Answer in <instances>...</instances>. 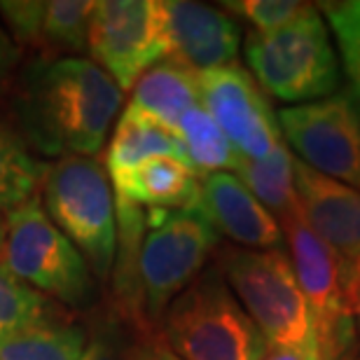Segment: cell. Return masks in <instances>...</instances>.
I'll return each instance as SVG.
<instances>
[{
	"label": "cell",
	"instance_id": "cell-1",
	"mask_svg": "<svg viewBox=\"0 0 360 360\" xmlns=\"http://www.w3.org/2000/svg\"><path fill=\"white\" fill-rule=\"evenodd\" d=\"M124 91L98 63L82 56L38 61L19 98L26 139L49 157H94L105 146Z\"/></svg>",
	"mask_w": 360,
	"mask_h": 360
},
{
	"label": "cell",
	"instance_id": "cell-2",
	"mask_svg": "<svg viewBox=\"0 0 360 360\" xmlns=\"http://www.w3.org/2000/svg\"><path fill=\"white\" fill-rule=\"evenodd\" d=\"M162 342L178 360H262L269 354L218 267L201 271L167 307Z\"/></svg>",
	"mask_w": 360,
	"mask_h": 360
},
{
	"label": "cell",
	"instance_id": "cell-3",
	"mask_svg": "<svg viewBox=\"0 0 360 360\" xmlns=\"http://www.w3.org/2000/svg\"><path fill=\"white\" fill-rule=\"evenodd\" d=\"M243 52L262 91L283 103H314L340 91V59L319 3L278 31H250Z\"/></svg>",
	"mask_w": 360,
	"mask_h": 360
},
{
	"label": "cell",
	"instance_id": "cell-4",
	"mask_svg": "<svg viewBox=\"0 0 360 360\" xmlns=\"http://www.w3.org/2000/svg\"><path fill=\"white\" fill-rule=\"evenodd\" d=\"M47 218L80 250L94 276L108 278L117 255V208L96 157H61L42 178Z\"/></svg>",
	"mask_w": 360,
	"mask_h": 360
},
{
	"label": "cell",
	"instance_id": "cell-5",
	"mask_svg": "<svg viewBox=\"0 0 360 360\" xmlns=\"http://www.w3.org/2000/svg\"><path fill=\"white\" fill-rule=\"evenodd\" d=\"M0 264L40 295L82 307L94 295V274L68 236L47 218L38 199L5 215Z\"/></svg>",
	"mask_w": 360,
	"mask_h": 360
},
{
	"label": "cell",
	"instance_id": "cell-6",
	"mask_svg": "<svg viewBox=\"0 0 360 360\" xmlns=\"http://www.w3.org/2000/svg\"><path fill=\"white\" fill-rule=\"evenodd\" d=\"M218 269L269 349L314 347L311 319L288 253L281 248L227 250Z\"/></svg>",
	"mask_w": 360,
	"mask_h": 360
},
{
	"label": "cell",
	"instance_id": "cell-7",
	"mask_svg": "<svg viewBox=\"0 0 360 360\" xmlns=\"http://www.w3.org/2000/svg\"><path fill=\"white\" fill-rule=\"evenodd\" d=\"M218 236L199 208L148 211L139 250L146 319L162 321L167 307L204 271L218 246Z\"/></svg>",
	"mask_w": 360,
	"mask_h": 360
},
{
	"label": "cell",
	"instance_id": "cell-8",
	"mask_svg": "<svg viewBox=\"0 0 360 360\" xmlns=\"http://www.w3.org/2000/svg\"><path fill=\"white\" fill-rule=\"evenodd\" d=\"M281 232L290 246L288 257L309 309L316 354L321 360L356 358L360 349L347 300L342 257L311 232L302 213L281 222Z\"/></svg>",
	"mask_w": 360,
	"mask_h": 360
},
{
	"label": "cell",
	"instance_id": "cell-9",
	"mask_svg": "<svg viewBox=\"0 0 360 360\" xmlns=\"http://www.w3.org/2000/svg\"><path fill=\"white\" fill-rule=\"evenodd\" d=\"M276 117L295 160L360 192V117L347 91L281 108Z\"/></svg>",
	"mask_w": 360,
	"mask_h": 360
},
{
	"label": "cell",
	"instance_id": "cell-10",
	"mask_svg": "<svg viewBox=\"0 0 360 360\" xmlns=\"http://www.w3.org/2000/svg\"><path fill=\"white\" fill-rule=\"evenodd\" d=\"M87 49L122 91L134 89L148 68L169 56L162 0H96Z\"/></svg>",
	"mask_w": 360,
	"mask_h": 360
},
{
	"label": "cell",
	"instance_id": "cell-11",
	"mask_svg": "<svg viewBox=\"0 0 360 360\" xmlns=\"http://www.w3.org/2000/svg\"><path fill=\"white\" fill-rule=\"evenodd\" d=\"M199 98L243 160H264L281 139L278 117L255 77L239 63L201 70Z\"/></svg>",
	"mask_w": 360,
	"mask_h": 360
},
{
	"label": "cell",
	"instance_id": "cell-12",
	"mask_svg": "<svg viewBox=\"0 0 360 360\" xmlns=\"http://www.w3.org/2000/svg\"><path fill=\"white\" fill-rule=\"evenodd\" d=\"M169 56L190 70H213L236 63L241 28L227 12L194 0H162Z\"/></svg>",
	"mask_w": 360,
	"mask_h": 360
},
{
	"label": "cell",
	"instance_id": "cell-13",
	"mask_svg": "<svg viewBox=\"0 0 360 360\" xmlns=\"http://www.w3.org/2000/svg\"><path fill=\"white\" fill-rule=\"evenodd\" d=\"M302 218L311 232L328 243L342 262H360V192L340 180L316 174L295 160Z\"/></svg>",
	"mask_w": 360,
	"mask_h": 360
},
{
	"label": "cell",
	"instance_id": "cell-14",
	"mask_svg": "<svg viewBox=\"0 0 360 360\" xmlns=\"http://www.w3.org/2000/svg\"><path fill=\"white\" fill-rule=\"evenodd\" d=\"M199 211L218 234L239 243L246 250L281 248L283 232L276 218L253 197V192L229 171L199 178Z\"/></svg>",
	"mask_w": 360,
	"mask_h": 360
},
{
	"label": "cell",
	"instance_id": "cell-15",
	"mask_svg": "<svg viewBox=\"0 0 360 360\" xmlns=\"http://www.w3.org/2000/svg\"><path fill=\"white\" fill-rule=\"evenodd\" d=\"M115 199L143 208V211H183L199 208V176L176 157H157L129 176L112 183Z\"/></svg>",
	"mask_w": 360,
	"mask_h": 360
},
{
	"label": "cell",
	"instance_id": "cell-16",
	"mask_svg": "<svg viewBox=\"0 0 360 360\" xmlns=\"http://www.w3.org/2000/svg\"><path fill=\"white\" fill-rule=\"evenodd\" d=\"M197 105H201L197 70L180 66L171 59L148 68L134 84L129 101V108L171 131H176L180 120Z\"/></svg>",
	"mask_w": 360,
	"mask_h": 360
},
{
	"label": "cell",
	"instance_id": "cell-17",
	"mask_svg": "<svg viewBox=\"0 0 360 360\" xmlns=\"http://www.w3.org/2000/svg\"><path fill=\"white\" fill-rule=\"evenodd\" d=\"M157 157L183 160V148H180L178 134L127 105L120 122L115 124L112 139L105 148L103 167L110 183L129 176L131 171L157 160Z\"/></svg>",
	"mask_w": 360,
	"mask_h": 360
},
{
	"label": "cell",
	"instance_id": "cell-18",
	"mask_svg": "<svg viewBox=\"0 0 360 360\" xmlns=\"http://www.w3.org/2000/svg\"><path fill=\"white\" fill-rule=\"evenodd\" d=\"M234 176L253 192V197L276 218L278 225L302 213L295 187V157L285 143H281L264 160L241 157Z\"/></svg>",
	"mask_w": 360,
	"mask_h": 360
},
{
	"label": "cell",
	"instance_id": "cell-19",
	"mask_svg": "<svg viewBox=\"0 0 360 360\" xmlns=\"http://www.w3.org/2000/svg\"><path fill=\"white\" fill-rule=\"evenodd\" d=\"M180 148H183V160L199 178L220 174L239 167L241 155L229 143L225 131L215 124V120L204 110V105L192 108L190 112L180 120L176 129Z\"/></svg>",
	"mask_w": 360,
	"mask_h": 360
},
{
	"label": "cell",
	"instance_id": "cell-20",
	"mask_svg": "<svg viewBox=\"0 0 360 360\" xmlns=\"http://www.w3.org/2000/svg\"><path fill=\"white\" fill-rule=\"evenodd\" d=\"M84 347L82 326L42 321L0 337V360H80Z\"/></svg>",
	"mask_w": 360,
	"mask_h": 360
},
{
	"label": "cell",
	"instance_id": "cell-21",
	"mask_svg": "<svg viewBox=\"0 0 360 360\" xmlns=\"http://www.w3.org/2000/svg\"><path fill=\"white\" fill-rule=\"evenodd\" d=\"M47 167L33 160L24 141L12 129L0 124V215H7L33 199L35 187L42 183Z\"/></svg>",
	"mask_w": 360,
	"mask_h": 360
},
{
	"label": "cell",
	"instance_id": "cell-22",
	"mask_svg": "<svg viewBox=\"0 0 360 360\" xmlns=\"http://www.w3.org/2000/svg\"><path fill=\"white\" fill-rule=\"evenodd\" d=\"M319 10L340 52L344 77L349 82V98L360 117V0H333L319 3Z\"/></svg>",
	"mask_w": 360,
	"mask_h": 360
},
{
	"label": "cell",
	"instance_id": "cell-23",
	"mask_svg": "<svg viewBox=\"0 0 360 360\" xmlns=\"http://www.w3.org/2000/svg\"><path fill=\"white\" fill-rule=\"evenodd\" d=\"M96 0H47L42 12L40 45L54 52L80 54L87 49Z\"/></svg>",
	"mask_w": 360,
	"mask_h": 360
},
{
	"label": "cell",
	"instance_id": "cell-24",
	"mask_svg": "<svg viewBox=\"0 0 360 360\" xmlns=\"http://www.w3.org/2000/svg\"><path fill=\"white\" fill-rule=\"evenodd\" d=\"M49 302L0 264V337L49 321Z\"/></svg>",
	"mask_w": 360,
	"mask_h": 360
},
{
	"label": "cell",
	"instance_id": "cell-25",
	"mask_svg": "<svg viewBox=\"0 0 360 360\" xmlns=\"http://www.w3.org/2000/svg\"><path fill=\"white\" fill-rule=\"evenodd\" d=\"M222 7L246 19L255 33H271L316 10V3H302V0H227V3H222Z\"/></svg>",
	"mask_w": 360,
	"mask_h": 360
},
{
	"label": "cell",
	"instance_id": "cell-26",
	"mask_svg": "<svg viewBox=\"0 0 360 360\" xmlns=\"http://www.w3.org/2000/svg\"><path fill=\"white\" fill-rule=\"evenodd\" d=\"M42 12V0H0V14L12 31V40L21 45H40Z\"/></svg>",
	"mask_w": 360,
	"mask_h": 360
},
{
	"label": "cell",
	"instance_id": "cell-27",
	"mask_svg": "<svg viewBox=\"0 0 360 360\" xmlns=\"http://www.w3.org/2000/svg\"><path fill=\"white\" fill-rule=\"evenodd\" d=\"M131 351L134 347L120 323L108 321L91 335L80 360H131Z\"/></svg>",
	"mask_w": 360,
	"mask_h": 360
},
{
	"label": "cell",
	"instance_id": "cell-28",
	"mask_svg": "<svg viewBox=\"0 0 360 360\" xmlns=\"http://www.w3.org/2000/svg\"><path fill=\"white\" fill-rule=\"evenodd\" d=\"M17 66H19V47L12 40V35L0 26V96L10 87Z\"/></svg>",
	"mask_w": 360,
	"mask_h": 360
},
{
	"label": "cell",
	"instance_id": "cell-29",
	"mask_svg": "<svg viewBox=\"0 0 360 360\" xmlns=\"http://www.w3.org/2000/svg\"><path fill=\"white\" fill-rule=\"evenodd\" d=\"M344 285H347V300H349L351 319H354L358 349H360V269L356 264H344Z\"/></svg>",
	"mask_w": 360,
	"mask_h": 360
},
{
	"label": "cell",
	"instance_id": "cell-30",
	"mask_svg": "<svg viewBox=\"0 0 360 360\" xmlns=\"http://www.w3.org/2000/svg\"><path fill=\"white\" fill-rule=\"evenodd\" d=\"M131 360H178L171 351L164 347L162 340H143L141 344H136L131 351Z\"/></svg>",
	"mask_w": 360,
	"mask_h": 360
},
{
	"label": "cell",
	"instance_id": "cell-31",
	"mask_svg": "<svg viewBox=\"0 0 360 360\" xmlns=\"http://www.w3.org/2000/svg\"><path fill=\"white\" fill-rule=\"evenodd\" d=\"M262 360H321L314 347H297V349H269V354Z\"/></svg>",
	"mask_w": 360,
	"mask_h": 360
},
{
	"label": "cell",
	"instance_id": "cell-32",
	"mask_svg": "<svg viewBox=\"0 0 360 360\" xmlns=\"http://www.w3.org/2000/svg\"><path fill=\"white\" fill-rule=\"evenodd\" d=\"M3 239H5V215H0V246H3Z\"/></svg>",
	"mask_w": 360,
	"mask_h": 360
},
{
	"label": "cell",
	"instance_id": "cell-33",
	"mask_svg": "<svg viewBox=\"0 0 360 360\" xmlns=\"http://www.w3.org/2000/svg\"><path fill=\"white\" fill-rule=\"evenodd\" d=\"M344 264H347V262H344ZM356 267H358V269H360V262H356Z\"/></svg>",
	"mask_w": 360,
	"mask_h": 360
},
{
	"label": "cell",
	"instance_id": "cell-34",
	"mask_svg": "<svg viewBox=\"0 0 360 360\" xmlns=\"http://www.w3.org/2000/svg\"><path fill=\"white\" fill-rule=\"evenodd\" d=\"M351 360H360V356H356V358H351Z\"/></svg>",
	"mask_w": 360,
	"mask_h": 360
}]
</instances>
